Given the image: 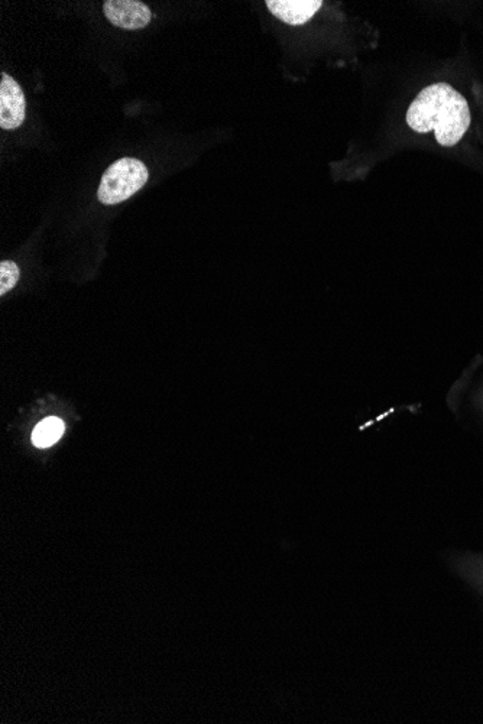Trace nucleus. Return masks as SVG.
Listing matches in <instances>:
<instances>
[{
  "instance_id": "f257e3e1",
  "label": "nucleus",
  "mask_w": 483,
  "mask_h": 724,
  "mask_svg": "<svg viewBox=\"0 0 483 724\" xmlns=\"http://www.w3.org/2000/svg\"><path fill=\"white\" fill-rule=\"evenodd\" d=\"M470 110L465 97L446 83L431 84L411 103L407 123L414 132H434L437 144L455 146L470 126Z\"/></svg>"
},
{
  "instance_id": "f03ea898",
  "label": "nucleus",
  "mask_w": 483,
  "mask_h": 724,
  "mask_svg": "<svg viewBox=\"0 0 483 724\" xmlns=\"http://www.w3.org/2000/svg\"><path fill=\"white\" fill-rule=\"evenodd\" d=\"M148 178V168L139 159H118L103 174L97 197L105 206L122 203L138 193Z\"/></svg>"
},
{
  "instance_id": "7ed1b4c3",
  "label": "nucleus",
  "mask_w": 483,
  "mask_h": 724,
  "mask_svg": "<svg viewBox=\"0 0 483 724\" xmlns=\"http://www.w3.org/2000/svg\"><path fill=\"white\" fill-rule=\"evenodd\" d=\"M27 100L21 86L9 74H2L0 81V128L14 131L24 123Z\"/></svg>"
},
{
  "instance_id": "20e7f679",
  "label": "nucleus",
  "mask_w": 483,
  "mask_h": 724,
  "mask_svg": "<svg viewBox=\"0 0 483 724\" xmlns=\"http://www.w3.org/2000/svg\"><path fill=\"white\" fill-rule=\"evenodd\" d=\"M103 12L115 27L129 31L147 27L152 19L148 6L138 0H106Z\"/></svg>"
},
{
  "instance_id": "39448f33",
  "label": "nucleus",
  "mask_w": 483,
  "mask_h": 724,
  "mask_svg": "<svg viewBox=\"0 0 483 724\" xmlns=\"http://www.w3.org/2000/svg\"><path fill=\"white\" fill-rule=\"evenodd\" d=\"M269 12L285 24L304 25L322 9V0H267Z\"/></svg>"
},
{
  "instance_id": "423d86ee",
  "label": "nucleus",
  "mask_w": 483,
  "mask_h": 724,
  "mask_svg": "<svg viewBox=\"0 0 483 724\" xmlns=\"http://www.w3.org/2000/svg\"><path fill=\"white\" fill-rule=\"evenodd\" d=\"M64 430H66V427H64V422L60 418H45L35 427L34 433H32V443L38 448L54 446L63 437Z\"/></svg>"
},
{
  "instance_id": "0eeeda50",
  "label": "nucleus",
  "mask_w": 483,
  "mask_h": 724,
  "mask_svg": "<svg viewBox=\"0 0 483 724\" xmlns=\"http://www.w3.org/2000/svg\"><path fill=\"white\" fill-rule=\"evenodd\" d=\"M19 277H21V271H19L18 265L15 262L3 261L0 264V295L11 291Z\"/></svg>"
}]
</instances>
